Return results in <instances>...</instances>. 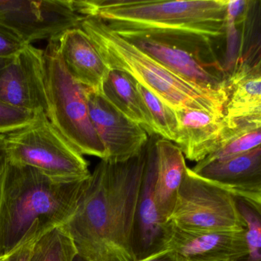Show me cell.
I'll return each mask as SVG.
<instances>
[{
	"label": "cell",
	"instance_id": "4316f807",
	"mask_svg": "<svg viewBox=\"0 0 261 261\" xmlns=\"http://www.w3.org/2000/svg\"><path fill=\"white\" fill-rule=\"evenodd\" d=\"M35 240L24 244L6 257L0 259V261H29Z\"/></svg>",
	"mask_w": 261,
	"mask_h": 261
},
{
	"label": "cell",
	"instance_id": "44dd1931",
	"mask_svg": "<svg viewBox=\"0 0 261 261\" xmlns=\"http://www.w3.org/2000/svg\"><path fill=\"white\" fill-rule=\"evenodd\" d=\"M78 251L74 241L63 226L37 239L29 261H73Z\"/></svg>",
	"mask_w": 261,
	"mask_h": 261
},
{
	"label": "cell",
	"instance_id": "9a60e30c",
	"mask_svg": "<svg viewBox=\"0 0 261 261\" xmlns=\"http://www.w3.org/2000/svg\"><path fill=\"white\" fill-rule=\"evenodd\" d=\"M58 41L72 77L86 88L102 93L110 68L87 32L81 27L69 29L58 38Z\"/></svg>",
	"mask_w": 261,
	"mask_h": 261
},
{
	"label": "cell",
	"instance_id": "8992f818",
	"mask_svg": "<svg viewBox=\"0 0 261 261\" xmlns=\"http://www.w3.org/2000/svg\"><path fill=\"white\" fill-rule=\"evenodd\" d=\"M9 160L29 165L58 182H82L91 176L80 150L41 112L33 124L6 136Z\"/></svg>",
	"mask_w": 261,
	"mask_h": 261
},
{
	"label": "cell",
	"instance_id": "277c9868",
	"mask_svg": "<svg viewBox=\"0 0 261 261\" xmlns=\"http://www.w3.org/2000/svg\"><path fill=\"white\" fill-rule=\"evenodd\" d=\"M81 28L110 69L128 74L173 110L197 109L224 116L229 90H205L184 81L113 32L99 18L86 17Z\"/></svg>",
	"mask_w": 261,
	"mask_h": 261
},
{
	"label": "cell",
	"instance_id": "ba28073f",
	"mask_svg": "<svg viewBox=\"0 0 261 261\" xmlns=\"http://www.w3.org/2000/svg\"><path fill=\"white\" fill-rule=\"evenodd\" d=\"M85 18L72 0H0V25L28 44L59 38L69 29L81 27Z\"/></svg>",
	"mask_w": 261,
	"mask_h": 261
},
{
	"label": "cell",
	"instance_id": "ac0fdd59",
	"mask_svg": "<svg viewBox=\"0 0 261 261\" xmlns=\"http://www.w3.org/2000/svg\"><path fill=\"white\" fill-rule=\"evenodd\" d=\"M101 94L130 121L141 126L149 136L155 135L153 123L138 88V83L128 74L110 69Z\"/></svg>",
	"mask_w": 261,
	"mask_h": 261
},
{
	"label": "cell",
	"instance_id": "6da1fadb",
	"mask_svg": "<svg viewBox=\"0 0 261 261\" xmlns=\"http://www.w3.org/2000/svg\"><path fill=\"white\" fill-rule=\"evenodd\" d=\"M144 150L126 162L101 160L73 217L63 225L82 261H137L135 230Z\"/></svg>",
	"mask_w": 261,
	"mask_h": 261
},
{
	"label": "cell",
	"instance_id": "4fadbf2b",
	"mask_svg": "<svg viewBox=\"0 0 261 261\" xmlns=\"http://www.w3.org/2000/svg\"><path fill=\"white\" fill-rule=\"evenodd\" d=\"M123 38L184 81L205 90L231 92L228 81L213 70L215 64L206 62L198 55L150 38Z\"/></svg>",
	"mask_w": 261,
	"mask_h": 261
},
{
	"label": "cell",
	"instance_id": "8fae6325",
	"mask_svg": "<svg viewBox=\"0 0 261 261\" xmlns=\"http://www.w3.org/2000/svg\"><path fill=\"white\" fill-rule=\"evenodd\" d=\"M165 249L176 261H237L248 253L244 229L193 232L172 225Z\"/></svg>",
	"mask_w": 261,
	"mask_h": 261
},
{
	"label": "cell",
	"instance_id": "4dcf8cb0",
	"mask_svg": "<svg viewBox=\"0 0 261 261\" xmlns=\"http://www.w3.org/2000/svg\"><path fill=\"white\" fill-rule=\"evenodd\" d=\"M12 58H13V57H12ZM12 58H0V70H1L2 69L4 68V67H6L9 62H10Z\"/></svg>",
	"mask_w": 261,
	"mask_h": 261
},
{
	"label": "cell",
	"instance_id": "d6986e66",
	"mask_svg": "<svg viewBox=\"0 0 261 261\" xmlns=\"http://www.w3.org/2000/svg\"><path fill=\"white\" fill-rule=\"evenodd\" d=\"M261 112V75L248 76L233 83L224 109V120L229 127Z\"/></svg>",
	"mask_w": 261,
	"mask_h": 261
},
{
	"label": "cell",
	"instance_id": "f1b7e54d",
	"mask_svg": "<svg viewBox=\"0 0 261 261\" xmlns=\"http://www.w3.org/2000/svg\"><path fill=\"white\" fill-rule=\"evenodd\" d=\"M138 261H176L168 249H164L146 258Z\"/></svg>",
	"mask_w": 261,
	"mask_h": 261
},
{
	"label": "cell",
	"instance_id": "f546056e",
	"mask_svg": "<svg viewBox=\"0 0 261 261\" xmlns=\"http://www.w3.org/2000/svg\"><path fill=\"white\" fill-rule=\"evenodd\" d=\"M246 121H251V122L256 123V124H258L261 125V112L260 113H257L255 116H252V117L246 119Z\"/></svg>",
	"mask_w": 261,
	"mask_h": 261
},
{
	"label": "cell",
	"instance_id": "30bf717a",
	"mask_svg": "<svg viewBox=\"0 0 261 261\" xmlns=\"http://www.w3.org/2000/svg\"><path fill=\"white\" fill-rule=\"evenodd\" d=\"M89 113L93 128L110 163L126 162L139 154L148 141L147 132L121 113L100 93L87 88Z\"/></svg>",
	"mask_w": 261,
	"mask_h": 261
},
{
	"label": "cell",
	"instance_id": "3957f363",
	"mask_svg": "<svg viewBox=\"0 0 261 261\" xmlns=\"http://www.w3.org/2000/svg\"><path fill=\"white\" fill-rule=\"evenodd\" d=\"M88 179L58 182L9 160L0 198V259L65 225L76 212Z\"/></svg>",
	"mask_w": 261,
	"mask_h": 261
},
{
	"label": "cell",
	"instance_id": "cb8c5ba5",
	"mask_svg": "<svg viewBox=\"0 0 261 261\" xmlns=\"http://www.w3.org/2000/svg\"><path fill=\"white\" fill-rule=\"evenodd\" d=\"M138 88L150 113L155 134L174 144L178 135L176 111L139 84Z\"/></svg>",
	"mask_w": 261,
	"mask_h": 261
},
{
	"label": "cell",
	"instance_id": "5bb4252c",
	"mask_svg": "<svg viewBox=\"0 0 261 261\" xmlns=\"http://www.w3.org/2000/svg\"><path fill=\"white\" fill-rule=\"evenodd\" d=\"M178 121L174 143L189 160L199 162L222 145L232 127L224 116L197 109L175 110Z\"/></svg>",
	"mask_w": 261,
	"mask_h": 261
},
{
	"label": "cell",
	"instance_id": "7402d4cb",
	"mask_svg": "<svg viewBox=\"0 0 261 261\" xmlns=\"http://www.w3.org/2000/svg\"><path fill=\"white\" fill-rule=\"evenodd\" d=\"M230 130L221 147L205 157L208 160H225L247 153L261 145V125L251 121H239Z\"/></svg>",
	"mask_w": 261,
	"mask_h": 261
},
{
	"label": "cell",
	"instance_id": "ffe728a7",
	"mask_svg": "<svg viewBox=\"0 0 261 261\" xmlns=\"http://www.w3.org/2000/svg\"><path fill=\"white\" fill-rule=\"evenodd\" d=\"M244 224L246 255L237 261H261V196L233 193Z\"/></svg>",
	"mask_w": 261,
	"mask_h": 261
},
{
	"label": "cell",
	"instance_id": "2e32d148",
	"mask_svg": "<svg viewBox=\"0 0 261 261\" xmlns=\"http://www.w3.org/2000/svg\"><path fill=\"white\" fill-rule=\"evenodd\" d=\"M192 170L232 193L261 196V145L225 160L202 159Z\"/></svg>",
	"mask_w": 261,
	"mask_h": 261
},
{
	"label": "cell",
	"instance_id": "9c48e42d",
	"mask_svg": "<svg viewBox=\"0 0 261 261\" xmlns=\"http://www.w3.org/2000/svg\"><path fill=\"white\" fill-rule=\"evenodd\" d=\"M0 101L47 114L44 50L27 44L0 70Z\"/></svg>",
	"mask_w": 261,
	"mask_h": 261
},
{
	"label": "cell",
	"instance_id": "52a82bcc",
	"mask_svg": "<svg viewBox=\"0 0 261 261\" xmlns=\"http://www.w3.org/2000/svg\"><path fill=\"white\" fill-rule=\"evenodd\" d=\"M167 224L185 231L244 229L232 192L187 167Z\"/></svg>",
	"mask_w": 261,
	"mask_h": 261
},
{
	"label": "cell",
	"instance_id": "5b68a950",
	"mask_svg": "<svg viewBox=\"0 0 261 261\" xmlns=\"http://www.w3.org/2000/svg\"><path fill=\"white\" fill-rule=\"evenodd\" d=\"M44 60L47 118L84 156L103 160L106 150L90 120L87 88L66 67L58 38L48 41L44 49Z\"/></svg>",
	"mask_w": 261,
	"mask_h": 261
},
{
	"label": "cell",
	"instance_id": "603a6c76",
	"mask_svg": "<svg viewBox=\"0 0 261 261\" xmlns=\"http://www.w3.org/2000/svg\"><path fill=\"white\" fill-rule=\"evenodd\" d=\"M251 1L228 0L225 37L226 40L225 65L226 72H234L240 59L242 29L249 10Z\"/></svg>",
	"mask_w": 261,
	"mask_h": 261
},
{
	"label": "cell",
	"instance_id": "d4e9b609",
	"mask_svg": "<svg viewBox=\"0 0 261 261\" xmlns=\"http://www.w3.org/2000/svg\"><path fill=\"white\" fill-rule=\"evenodd\" d=\"M39 113L21 110L0 101V135L8 136L33 124Z\"/></svg>",
	"mask_w": 261,
	"mask_h": 261
},
{
	"label": "cell",
	"instance_id": "7c38bea8",
	"mask_svg": "<svg viewBox=\"0 0 261 261\" xmlns=\"http://www.w3.org/2000/svg\"><path fill=\"white\" fill-rule=\"evenodd\" d=\"M156 158L151 139L145 146V162L138 196L135 230L137 261L165 249L170 225L163 222L155 200Z\"/></svg>",
	"mask_w": 261,
	"mask_h": 261
},
{
	"label": "cell",
	"instance_id": "7a4b0ae2",
	"mask_svg": "<svg viewBox=\"0 0 261 261\" xmlns=\"http://www.w3.org/2000/svg\"><path fill=\"white\" fill-rule=\"evenodd\" d=\"M74 6L120 36L150 38L212 64L213 43L225 37L228 0H81Z\"/></svg>",
	"mask_w": 261,
	"mask_h": 261
},
{
	"label": "cell",
	"instance_id": "484cf974",
	"mask_svg": "<svg viewBox=\"0 0 261 261\" xmlns=\"http://www.w3.org/2000/svg\"><path fill=\"white\" fill-rule=\"evenodd\" d=\"M27 44L16 34L0 25V58L15 56Z\"/></svg>",
	"mask_w": 261,
	"mask_h": 261
},
{
	"label": "cell",
	"instance_id": "e0dca14e",
	"mask_svg": "<svg viewBox=\"0 0 261 261\" xmlns=\"http://www.w3.org/2000/svg\"><path fill=\"white\" fill-rule=\"evenodd\" d=\"M149 137L156 158L155 200L163 222L167 224L174 209L187 165L184 153L173 142L156 134Z\"/></svg>",
	"mask_w": 261,
	"mask_h": 261
},
{
	"label": "cell",
	"instance_id": "83f0119b",
	"mask_svg": "<svg viewBox=\"0 0 261 261\" xmlns=\"http://www.w3.org/2000/svg\"><path fill=\"white\" fill-rule=\"evenodd\" d=\"M9 163L6 136L0 135V198L3 190V182L6 176V169Z\"/></svg>",
	"mask_w": 261,
	"mask_h": 261
}]
</instances>
